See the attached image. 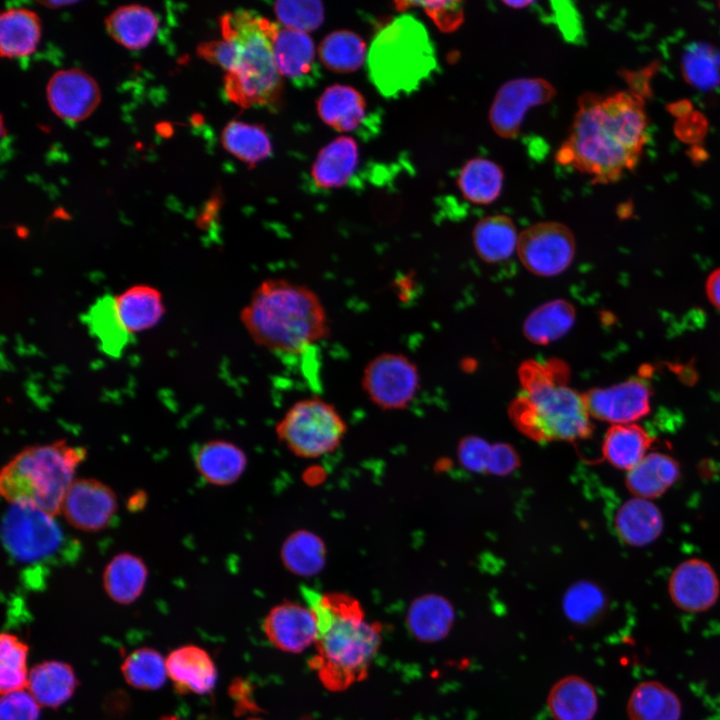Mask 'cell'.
Instances as JSON below:
<instances>
[{"label":"cell","mask_w":720,"mask_h":720,"mask_svg":"<svg viewBox=\"0 0 720 720\" xmlns=\"http://www.w3.org/2000/svg\"><path fill=\"white\" fill-rule=\"evenodd\" d=\"M647 140L648 118L641 96L627 90L588 93L578 99L569 134L555 160L590 176L594 184H610L637 166Z\"/></svg>","instance_id":"1"},{"label":"cell","mask_w":720,"mask_h":720,"mask_svg":"<svg viewBox=\"0 0 720 720\" xmlns=\"http://www.w3.org/2000/svg\"><path fill=\"white\" fill-rule=\"evenodd\" d=\"M316 620L315 655L309 665L325 688L343 691L368 676L381 644V626L368 622L360 603L341 593L303 590Z\"/></svg>","instance_id":"2"},{"label":"cell","mask_w":720,"mask_h":720,"mask_svg":"<svg viewBox=\"0 0 720 720\" xmlns=\"http://www.w3.org/2000/svg\"><path fill=\"white\" fill-rule=\"evenodd\" d=\"M248 336L280 356L303 355L328 335V315L309 287L283 278L263 280L240 312Z\"/></svg>","instance_id":"3"},{"label":"cell","mask_w":720,"mask_h":720,"mask_svg":"<svg viewBox=\"0 0 720 720\" xmlns=\"http://www.w3.org/2000/svg\"><path fill=\"white\" fill-rule=\"evenodd\" d=\"M223 39L236 47L232 70L224 77L226 97L242 108H273L283 91L273 53L279 26L256 12L237 10L221 17Z\"/></svg>","instance_id":"4"},{"label":"cell","mask_w":720,"mask_h":720,"mask_svg":"<svg viewBox=\"0 0 720 720\" xmlns=\"http://www.w3.org/2000/svg\"><path fill=\"white\" fill-rule=\"evenodd\" d=\"M86 450L65 440L35 445L2 469L0 491L10 504L28 505L56 516Z\"/></svg>","instance_id":"5"},{"label":"cell","mask_w":720,"mask_h":720,"mask_svg":"<svg viewBox=\"0 0 720 720\" xmlns=\"http://www.w3.org/2000/svg\"><path fill=\"white\" fill-rule=\"evenodd\" d=\"M433 67L427 33L410 15L394 19L379 31L367 55L369 79L387 98L414 90Z\"/></svg>","instance_id":"6"},{"label":"cell","mask_w":720,"mask_h":720,"mask_svg":"<svg viewBox=\"0 0 720 720\" xmlns=\"http://www.w3.org/2000/svg\"><path fill=\"white\" fill-rule=\"evenodd\" d=\"M516 427L539 441H575L592 433L583 395L567 384H548L522 390L509 408Z\"/></svg>","instance_id":"7"},{"label":"cell","mask_w":720,"mask_h":720,"mask_svg":"<svg viewBox=\"0 0 720 720\" xmlns=\"http://www.w3.org/2000/svg\"><path fill=\"white\" fill-rule=\"evenodd\" d=\"M277 433L296 455L314 458L336 448L345 433V422L330 403L310 397L295 402L286 411Z\"/></svg>","instance_id":"8"},{"label":"cell","mask_w":720,"mask_h":720,"mask_svg":"<svg viewBox=\"0 0 720 720\" xmlns=\"http://www.w3.org/2000/svg\"><path fill=\"white\" fill-rule=\"evenodd\" d=\"M53 515L38 508L10 504L2 521V541L17 561L31 563L54 554L63 542V532Z\"/></svg>","instance_id":"9"},{"label":"cell","mask_w":720,"mask_h":720,"mask_svg":"<svg viewBox=\"0 0 720 720\" xmlns=\"http://www.w3.org/2000/svg\"><path fill=\"white\" fill-rule=\"evenodd\" d=\"M368 398L384 409L406 407L419 388L416 365L405 355L381 353L368 361L361 378Z\"/></svg>","instance_id":"10"},{"label":"cell","mask_w":720,"mask_h":720,"mask_svg":"<svg viewBox=\"0 0 720 720\" xmlns=\"http://www.w3.org/2000/svg\"><path fill=\"white\" fill-rule=\"evenodd\" d=\"M517 253L524 267L542 277L564 272L575 255V238L564 224L535 223L519 234Z\"/></svg>","instance_id":"11"},{"label":"cell","mask_w":720,"mask_h":720,"mask_svg":"<svg viewBox=\"0 0 720 720\" xmlns=\"http://www.w3.org/2000/svg\"><path fill=\"white\" fill-rule=\"evenodd\" d=\"M556 88L543 78L522 77L505 82L496 92L489 109V123L503 139L518 136L529 109L546 104L556 96Z\"/></svg>","instance_id":"12"},{"label":"cell","mask_w":720,"mask_h":720,"mask_svg":"<svg viewBox=\"0 0 720 720\" xmlns=\"http://www.w3.org/2000/svg\"><path fill=\"white\" fill-rule=\"evenodd\" d=\"M593 417L613 425L632 424L650 411L651 390L638 378L582 394Z\"/></svg>","instance_id":"13"},{"label":"cell","mask_w":720,"mask_h":720,"mask_svg":"<svg viewBox=\"0 0 720 720\" xmlns=\"http://www.w3.org/2000/svg\"><path fill=\"white\" fill-rule=\"evenodd\" d=\"M117 510L113 490L96 479H75L68 488L61 506L67 522L73 527L96 532L107 527Z\"/></svg>","instance_id":"14"},{"label":"cell","mask_w":720,"mask_h":720,"mask_svg":"<svg viewBox=\"0 0 720 720\" xmlns=\"http://www.w3.org/2000/svg\"><path fill=\"white\" fill-rule=\"evenodd\" d=\"M46 91L52 111L70 122L87 118L101 99L97 83L79 69L61 70L53 74Z\"/></svg>","instance_id":"15"},{"label":"cell","mask_w":720,"mask_h":720,"mask_svg":"<svg viewBox=\"0 0 720 720\" xmlns=\"http://www.w3.org/2000/svg\"><path fill=\"white\" fill-rule=\"evenodd\" d=\"M668 591L678 608L687 612H703L717 601L720 586L710 564L700 559H689L672 572Z\"/></svg>","instance_id":"16"},{"label":"cell","mask_w":720,"mask_h":720,"mask_svg":"<svg viewBox=\"0 0 720 720\" xmlns=\"http://www.w3.org/2000/svg\"><path fill=\"white\" fill-rule=\"evenodd\" d=\"M263 630L276 648L300 653L315 642L317 627L314 613L308 605L288 601L268 612Z\"/></svg>","instance_id":"17"},{"label":"cell","mask_w":720,"mask_h":720,"mask_svg":"<svg viewBox=\"0 0 720 720\" xmlns=\"http://www.w3.org/2000/svg\"><path fill=\"white\" fill-rule=\"evenodd\" d=\"M273 53L279 73L294 86L308 88L318 81L320 72L314 44L305 32L279 27L273 40Z\"/></svg>","instance_id":"18"},{"label":"cell","mask_w":720,"mask_h":720,"mask_svg":"<svg viewBox=\"0 0 720 720\" xmlns=\"http://www.w3.org/2000/svg\"><path fill=\"white\" fill-rule=\"evenodd\" d=\"M168 677L180 694H207L217 681V670L206 650L196 645H184L170 652L166 658Z\"/></svg>","instance_id":"19"},{"label":"cell","mask_w":720,"mask_h":720,"mask_svg":"<svg viewBox=\"0 0 720 720\" xmlns=\"http://www.w3.org/2000/svg\"><path fill=\"white\" fill-rule=\"evenodd\" d=\"M321 120L339 132L363 133L370 131L371 118L363 95L351 86L333 85L328 87L317 102Z\"/></svg>","instance_id":"20"},{"label":"cell","mask_w":720,"mask_h":720,"mask_svg":"<svg viewBox=\"0 0 720 720\" xmlns=\"http://www.w3.org/2000/svg\"><path fill=\"white\" fill-rule=\"evenodd\" d=\"M454 621L453 605L445 597L434 593L417 597L410 604L406 617L409 632L424 643L445 639Z\"/></svg>","instance_id":"21"},{"label":"cell","mask_w":720,"mask_h":720,"mask_svg":"<svg viewBox=\"0 0 720 720\" xmlns=\"http://www.w3.org/2000/svg\"><path fill=\"white\" fill-rule=\"evenodd\" d=\"M547 707L554 720H592L598 710V698L590 682L569 675L551 687Z\"/></svg>","instance_id":"22"},{"label":"cell","mask_w":720,"mask_h":720,"mask_svg":"<svg viewBox=\"0 0 720 720\" xmlns=\"http://www.w3.org/2000/svg\"><path fill=\"white\" fill-rule=\"evenodd\" d=\"M77 685L75 672L68 663L48 660L31 668L27 690L40 706L57 708L71 698Z\"/></svg>","instance_id":"23"},{"label":"cell","mask_w":720,"mask_h":720,"mask_svg":"<svg viewBox=\"0 0 720 720\" xmlns=\"http://www.w3.org/2000/svg\"><path fill=\"white\" fill-rule=\"evenodd\" d=\"M358 147L350 137H339L319 152L311 171L313 183L320 189L340 188L357 169Z\"/></svg>","instance_id":"24"},{"label":"cell","mask_w":720,"mask_h":720,"mask_svg":"<svg viewBox=\"0 0 720 720\" xmlns=\"http://www.w3.org/2000/svg\"><path fill=\"white\" fill-rule=\"evenodd\" d=\"M615 528L619 537L632 546L652 543L662 532L660 510L648 499L635 497L617 511Z\"/></svg>","instance_id":"25"},{"label":"cell","mask_w":720,"mask_h":720,"mask_svg":"<svg viewBox=\"0 0 720 720\" xmlns=\"http://www.w3.org/2000/svg\"><path fill=\"white\" fill-rule=\"evenodd\" d=\"M680 468L671 456L652 452L647 454L626 476V486L636 497H659L679 478Z\"/></svg>","instance_id":"26"},{"label":"cell","mask_w":720,"mask_h":720,"mask_svg":"<svg viewBox=\"0 0 720 720\" xmlns=\"http://www.w3.org/2000/svg\"><path fill=\"white\" fill-rule=\"evenodd\" d=\"M194 461L200 475L214 485L233 483L246 467L242 450L222 440L202 444L195 453Z\"/></svg>","instance_id":"27"},{"label":"cell","mask_w":720,"mask_h":720,"mask_svg":"<svg viewBox=\"0 0 720 720\" xmlns=\"http://www.w3.org/2000/svg\"><path fill=\"white\" fill-rule=\"evenodd\" d=\"M576 319V310L565 299H554L535 308L525 319L522 331L535 345H547L568 333Z\"/></svg>","instance_id":"28"},{"label":"cell","mask_w":720,"mask_h":720,"mask_svg":"<svg viewBox=\"0 0 720 720\" xmlns=\"http://www.w3.org/2000/svg\"><path fill=\"white\" fill-rule=\"evenodd\" d=\"M148 578L143 560L132 553H119L107 564L103 585L107 595L119 604H130L142 594Z\"/></svg>","instance_id":"29"},{"label":"cell","mask_w":720,"mask_h":720,"mask_svg":"<svg viewBox=\"0 0 720 720\" xmlns=\"http://www.w3.org/2000/svg\"><path fill=\"white\" fill-rule=\"evenodd\" d=\"M110 36L128 49L146 47L158 30V19L147 7L127 5L114 10L106 19Z\"/></svg>","instance_id":"30"},{"label":"cell","mask_w":720,"mask_h":720,"mask_svg":"<svg viewBox=\"0 0 720 720\" xmlns=\"http://www.w3.org/2000/svg\"><path fill=\"white\" fill-rule=\"evenodd\" d=\"M477 255L486 263H498L517 251L519 235L506 215H490L477 222L472 233Z\"/></svg>","instance_id":"31"},{"label":"cell","mask_w":720,"mask_h":720,"mask_svg":"<svg viewBox=\"0 0 720 720\" xmlns=\"http://www.w3.org/2000/svg\"><path fill=\"white\" fill-rule=\"evenodd\" d=\"M84 321L102 351L110 357L118 358L132 337L123 325L115 297L111 295L98 298L88 309Z\"/></svg>","instance_id":"32"},{"label":"cell","mask_w":720,"mask_h":720,"mask_svg":"<svg viewBox=\"0 0 720 720\" xmlns=\"http://www.w3.org/2000/svg\"><path fill=\"white\" fill-rule=\"evenodd\" d=\"M38 15L25 8H14L0 16V52L3 57H26L33 53L40 39Z\"/></svg>","instance_id":"33"},{"label":"cell","mask_w":720,"mask_h":720,"mask_svg":"<svg viewBox=\"0 0 720 720\" xmlns=\"http://www.w3.org/2000/svg\"><path fill=\"white\" fill-rule=\"evenodd\" d=\"M629 720H680L681 702L668 687L645 681L632 691L627 702Z\"/></svg>","instance_id":"34"},{"label":"cell","mask_w":720,"mask_h":720,"mask_svg":"<svg viewBox=\"0 0 720 720\" xmlns=\"http://www.w3.org/2000/svg\"><path fill=\"white\" fill-rule=\"evenodd\" d=\"M651 443L647 431L637 424L612 425L605 434L602 453L610 464L629 471L647 455Z\"/></svg>","instance_id":"35"},{"label":"cell","mask_w":720,"mask_h":720,"mask_svg":"<svg viewBox=\"0 0 720 720\" xmlns=\"http://www.w3.org/2000/svg\"><path fill=\"white\" fill-rule=\"evenodd\" d=\"M504 172L500 165L486 158H473L461 168L457 179L463 197L474 204H490L503 188Z\"/></svg>","instance_id":"36"},{"label":"cell","mask_w":720,"mask_h":720,"mask_svg":"<svg viewBox=\"0 0 720 720\" xmlns=\"http://www.w3.org/2000/svg\"><path fill=\"white\" fill-rule=\"evenodd\" d=\"M120 319L132 335L155 325L164 312L160 293L149 286H133L115 297Z\"/></svg>","instance_id":"37"},{"label":"cell","mask_w":720,"mask_h":720,"mask_svg":"<svg viewBox=\"0 0 720 720\" xmlns=\"http://www.w3.org/2000/svg\"><path fill=\"white\" fill-rule=\"evenodd\" d=\"M366 56L363 39L351 31H335L319 46V57L326 68L335 73H350L360 68Z\"/></svg>","instance_id":"38"},{"label":"cell","mask_w":720,"mask_h":720,"mask_svg":"<svg viewBox=\"0 0 720 720\" xmlns=\"http://www.w3.org/2000/svg\"><path fill=\"white\" fill-rule=\"evenodd\" d=\"M221 139L228 152L250 165L268 158L272 153L266 131L256 124L231 121L225 126Z\"/></svg>","instance_id":"39"},{"label":"cell","mask_w":720,"mask_h":720,"mask_svg":"<svg viewBox=\"0 0 720 720\" xmlns=\"http://www.w3.org/2000/svg\"><path fill=\"white\" fill-rule=\"evenodd\" d=\"M607 607L601 588L590 581H579L565 592L562 608L567 619L581 627L591 626L600 620Z\"/></svg>","instance_id":"40"},{"label":"cell","mask_w":720,"mask_h":720,"mask_svg":"<svg viewBox=\"0 0 720 720\" xmlns=\"http://www.w3.org/2000/svg\"><path fill=\"white\" fill-rule=\"evenodd\" d=\"M121 672L128 685L140 690L159 689L168 676L166 659L149 647L131 652L122 662Z\"/></svg>","instance_id":"41"},{"label":"cell","mask_w":720,"mask_h":720,"mask_svg":"<svg viewBox=\"0 0 720 720\" xmlns=\"http://www.w3.org/2000/svg\"><path fill=\"white\" fill-rule=\"evenodd\" d=\"M27 644L16 635L2 633L0 638V692L6 694L27 689Z\"/></svg>","instance_id":"42"},{"label":"cell","mask_w":720,"mask_h":720,"mask_svg":"<svg viewBox=\"0 0 720 720\" xmlns=\"http://www.w3.org/2000/svg\"><path fill=\"white\" fill-rule=\"evenodd\" d=\"M282 558L294 573L311 576L322 568L325 550L317 536L301 531L287 539L282 548Z\"/></svg>","instance_id":"43"},{"label":"cell","mask_w":720,"mask_h":720,"mask_svg":"<svg viewBox=\"0 0 720 720\" xmlns=\"http://www.w3.org/2000/svg\"><path fill=\"white\" fill-rule=\"evenodd\" d=\"M682 71L695 87H714L720 82V54L711 46L694 44L683 56Z\"/></svg>","instance_id":"44"},{"label":"cell","mask_w":720,"mask_h":720,"mask_svg":"<svg viewBox=\"0 0 720 720\" xmlns=\"http://www.w3.org/2000/svg\"><path fill=\"white\" fill-rule=\"evenodd\" d=\"M274 12L285 28L311 32L323 22L324 9L319 1H278Z\"/></svg>","instance_id":"45"},{"label":"cell","mask_w":720,"mask_h":720,"mask_svg":"<svg viewBox=\"0 0 720 720\" xmlns=\"http://www.w3.org/2000/svg\"><path fill=\"white\" fill-rule=\"evenodd\" d=\"M569 368L559 359L543 362L528 360L519 367V379L522 390H530L548 384H567Z\"/></svg>","instance_id":"46"},{"label":"cell","mask_w":720,"mask_h":720,"mask_svg":"<svg viewBox=\"0 0 720 720\" xmlns=\"http://www.w3.org/2000/svg\"><path fill=\"white\" fill-rule=\"evenodd\" d=\"M398 10L420 6L442 32H454L464 21L462 1H401L395 2Z\"/></svg>","instance_id":"47"},{"label":"cell","mask_w":720,"mask_h":720,"mask_svg":"<svg viewBox=\"0 0 720 720\" xmlns=\"http://www.w3.org/2000/svg\"><path fill=\"white\" fill-rule=\"evenodd\" d=\"M39 715L40 705L28 690L2 694L0 720H39Z\"/></svg>","instance_id":"48"},{"label":"cell","mask_w":720,"mask_h":720,"mask_svg":"<svg viewBox=\"0 0 720 720\" xmlns=\"http://www.w3.org/2000/svg\"><path fill=\"white\" fill-rule=\"evenodd\" d=\"M492 445L486 440L469 436L458 447V459L461 465L472 472H486Z\"/></svg>","instance_id":"49"},{"label":"cell","mask_w":720,"mask_h":720,"mask_svg":"<svg viewBox=\"0 0 720 720\" xmlns=\"http://www.w3.org/2000/svg\"><path fill=\"white\" fill-rule=\"evenodd\" d=\"M198 54L208 62L230 72L236 60L235 44L227 39L205 42L199 45Z\"/></svg>","instance_id":"50"},{"label":"cell","mask_w":720,"mask_h":720,"mask_svg":"<svg viewBox=\"0 0 720 720\" xmlns=\"http://www.w3.org/2000/svg\"><path fill=\"white\" fill-rule=\"evenodd\" d=\"M519 465V457L513 447L506 443L492 445L486 472L507 475Z\"/></svg>","instance_id":"51"},{"label":"cell","mask_w":720,"mask_h":720,"mask_svg":"<svg viewBox=\"0 0 720 720\" xmlns=\"http://www.w3.org/2000/svg\"><path fill=\"white\" fill-rule=\"evenodd\" d=\"M705 291L710 303L720 311V267L708 276Z\"/></svg>","instance_id":"52"},{"label":"cell","mask_w":720,"mask_h":720,"mask_svg":"<svg viewBox=\"0 0 720 720\" xmlns=\"http://www.w3.org/2000/svg\"><path fill=\"white\" fill-rule=\"evenodd\" d=\"M532 1H504L503 4L510 7V8H525L526 6H529L533 4Z\"/></svg>","instance_id":"53"},{"label":"cell","mask_w":720,"mask_h":720,"mask_svg":"<svg viewBox=\"0 0 720 720\" xmlns=\"http://www.w3.org/2000/svg\"><path fill=\"white\" fill-rule=\"evenodd\" d=\"M73 1H44L41 2L42 5L48 7V8H59L60 6H66L73 4Z\"/></svg>","instance_id":"54"},{"label":"cell","mask_w":720,"mask_h":720,"mask_svg":"<svg viewBox=\"0 0 720 720\" xmlns=\"http://www.w3.org/2000/svg\"><path fill=\"white\" fill-rule=\"evenodd\" d=\"M159 720H183V719H181L177 716L167 715V716L161 717Z\"/></svg>","instance_id":"55"},{"label":"cell","mask_w":720,"mask_h":720,"mask_svg":"<svg viewBox=\"0 0 720 720\" xmlns=\"http://www.w3.org/2000/svg\"><path fill=\"white\" fill-rule=\"evenodd\" d=\"M719 7H720V3H719Z\"/></svg>","instance_id":"56"}]
</instances>
